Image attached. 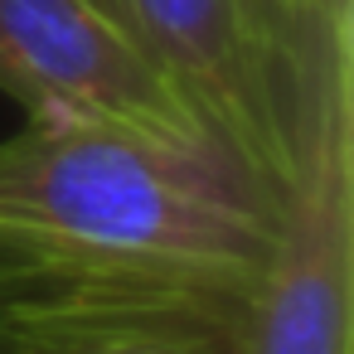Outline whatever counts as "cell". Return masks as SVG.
I'll return each mask as SVG.
<instances>
[{
    "mask_svg": "<svg viewBox=\"0 0 354 354\" xmlns=\"http://www.w3.org/2000/svg\"><path fill=\"white\" fill-rule=\"evenodd\" d=\"M272 238L277 204L223 165L54 122L0 141V262L248 310Z\"/></svg>",
    "mask_w": 354,
    "mask_h": 354,
    "instance_id": "cell-1",
    "label": "cell"
},
{
    "mask_svg": "<svg viewBox=\"0 0 354 354\" xmlns=\"http://www.w3.org/2000/svg\"><path fill=\"white\" fill-rule=\"evenodd\" d=\"M354 0H291V175L238 354H354Z\"/></svg>",
    "mask_w": 354,
    "mask_h": 354,
    "instance_id": "cell-2",
    "label": "cell"
},
{
    "mask_svg": "<svg viewBox=\"0 0 354 354\" xmlns=\"http://www.w3.org/2000/svg\"><path fill=\"white\" fill-rule=\"evenodd\" d=\"M185 88L238 175L272 204L291 175L286 0H97Z\"/></svg>",
    "mask_w": 354,
    "mask_h": 354,
    "instance_id": "cell-3",
    "label": "cell"
},
{
    "mask_svg": "<svg viewBox=\"0 0 354 354\" xmlns=\"http://www.w3.org/2000/svg\"><path fill=\"white\" fill-rule=\"evenodd\" d=\"M141 320V325H243L238 306L107 277H73L25 262H0V325L6 320Z\"/></svg>",
    "mask_w": 354,
    "mask_h": 354,
    "instance_id": "cell-4",
    "label": "cell"
},
{
    "mask_svg": "<svg viewBox=\"0 0 354 354\" xmlns=\"http://www.w3.org/2000/svg\"><path fill=\"white\" fill-rule=\"evenodd\" d=\"M165 330H199V325H141V320H102V315L6 320V325H0V354H88V349L112 344V339L165 335Z\"/></svg>",
    "mask_w": 354,
    "mask_h": 354,
    "instance_id": "cell-5",
    "label": "cell"
},
{
    "mask_svg": "<svg viewBox=\"0 0 354 354\" xmlns=\"http://www.w3.org/2000/svg\"><path fill=\"white\" fill-rule=\"evenodd\" d=\"M88 354H238V325H199V330L131 335V339L97 344Z\"/></svg>",
    "mask_w": 354,
    "mask_h": 354,
    "instance_id": "cell-6",
    "label": "cell"
}]
</instances>
